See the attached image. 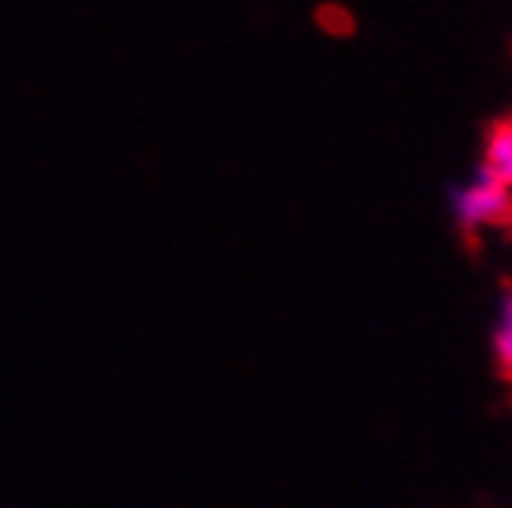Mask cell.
<instances>
[{"label": "cell", "instance_id": "1", "mask_svg": "<svg viewBox=\"0 0 512 508\" xmlns=\"http://www.w3.org/2000/svg\"><path fill=\"white\" fill-rule=\"evenodd\" d=\"M449 208H453L457 227H464V230L498 227V223H509L512 219V190L501 186L498 178H490L487 171L479 167L468 182H461V186L453 190Z\"/></svg>", "mask_w": 512, "mask_h": 508}, {"label": "cell", "instance_id": "2", "mask_svg": "<svg viewBox=\"0 0 512 508\" xmlns=\"http://www.w3.org/2000/svg\"><path fill=\"white\" fill-rule=\"evenodd\" d=\"M483 171L490 178H498L501 186H509L512 190V119L505 123H494L483 141Z\"/></svg>", "mask_w": 512, "mask_h": 508}, {"label": "cell", "instance_id": "3", "mask_svg": "<svg viewBox=\"0 0 512 508\" xmlns=\"http://www.w3.org/2000/svg\"><path fill=\"white\" fill-rule=\"evenodd\" d=\"M490 353L498 360V368L512 379V290L501 297L498 316H494V331H490Z\"/></svg>", "mask_w": 512, "mask_h": 508}]
</instances>
